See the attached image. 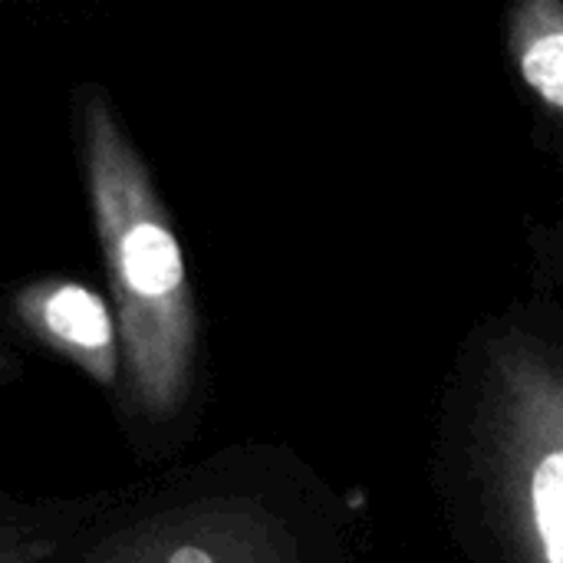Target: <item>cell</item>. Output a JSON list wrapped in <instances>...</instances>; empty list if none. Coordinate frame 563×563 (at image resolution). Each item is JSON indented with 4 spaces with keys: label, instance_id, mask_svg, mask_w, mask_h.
<instances>
[{
    "label": "cell",
    "instance_id": "1",
    "mask_svg": "<svg viewBox=\"0 0 563 563\" xmlns=\"http://www.w3.org/2000/svg\"><path fill=\"white\" fill-rule=\"evenodd\" d=\"M79 145L125 393L139 416L162 422L185 406L195 373L198 313L185 254L139 148L96 86L79 102Z\"/></svg>",
    "mask_w": 563,
    "mask_h": 563
},
{
    "label": "cell",
    "instance_id": "2",
    "mask_svg": "<svg viewBox=\"0 0 563 563\" xmlns=\"http://www.w3.org/2000/svg\"><path fill=\"white\" fill-rule=\"evenodd\" d=\"M498 455L531 563H563V369L531 350L498 356Z\"/></svg>",
    "mask_w": 563,
    "mask_h": 563
},
{
    "label": "cell",
    "instance_id": "3",
    "mask_svg": "<svg viewBox=\"0 0 563 563\" xmlns=\"http://www.w3.org/2000/svg\"><path fill=\"white\" fill-rule=\"evenodd\" d=\"M89 563H297V548L261 505L211 498L115 531L89 554Z\"/></svg>",
    "mask_w": 563,
    "mask_h": 563
},
{
    "label": "cell",
    "instance_id": "4",
    "mask_svg": "<svg viewBox=\"0 0 563 563\" xmlns=\"http://www.w3.org/2000/svg\"><path fill=\"white\" fill-rule=\"evenodd\" d=\"M16 320L46 346L63 353L92 383L112 386L122 369L119 323L112 307L79 280H36L13 297Z\"/></svg>",
    "mask_w": 563,
    "mask_h": 563
},
{
    "label": "cell",
    "instance_id": "5",
    "mask_svg": "<svg viewBox=\"0 0 563 563\" xmlns=\"http://www.w3.org/2000/svg\"><path fill=\"white\" fill-rule=\"evenodd\" d=\"M511 49L525 82L563 112V3L531 0L515 10Z\"/></svg>",
    "mask_w": 563,
    "mask_h": 563
},
{
    "label": "cell",
    "instance_id": "6",
    "mask_svg": "<svg viewBox=\"0 0 563 563\" xmlns=\"http://www.w3.org/2000/svg\"><path fill=\"white\" fill-rule=\"evenodd\" d=\"M53 554V541L0 534V563H43Z\"/></svg>",
    "mask_w": 563,
    "mask_h": 563
},
{
    "label": "cell",
    "instance_id": "7",
    "mask_svg": "<svg viewBox=\"0 0 563 563\" xmlns=\"http://www.w3.org/2000/svg\"><path fill=\"white\" fill-rule=\"evenodd\" d=\"M10 373H13V363H10V356L0 350V379H7Z\"/></svg>",
    "mask_w": 563,
    "mask_h": 563
}]
</instances>
